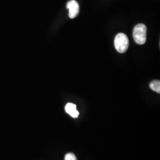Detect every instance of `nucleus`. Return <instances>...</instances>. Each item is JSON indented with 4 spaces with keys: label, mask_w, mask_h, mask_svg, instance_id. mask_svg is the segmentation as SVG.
<instances>
[{
    "label": "nucleus",
    "mask_w": 160,
    "mask_h": 160,
    "mask_svg": "<svg viewBox=\"0 0 160 160\" xmlns=\"http://www.w3.org/2000/svg\"><path fill=\"white\" fill-rule=\"evenodd\" d=\"M65 111L66 112L69 114L71 117L74 118H77L78 117L79 112L77 110L76 105L73 103H68L65 106Z\"/></svg>",
    "instance_id": "20e7f679"
},
{
    "label": "nucleus",
    "mask_w": 160,
    "mask_h": 160,
    "mask_svg": "<svg viewBox=\"0 0 160 160\" xmlns=\"http://www.w3.org/2000/svg\"><path fill=\"white\" fill-rule=\"evenodd\" d=\"M65 160H77V159L74 154L70 152L65 155Z\"/></svg>",
    "instance_id": "423d86ee"
},
{
    "label": "nucleus",
    "mask_w": 160,
    "mask_h": 160,
    "mask_svg": "<svg viewBox=\"0 0 160 160\" xmlns=\"http://www.w3.org/2000/svg\"><path fill=\"white\" fill-rule=\"evenodd\" d=\"M114 46L117 51L121 53H125L129 47V39L126 34L119 33L114 38Z\"/></svg>",
    "instance_id": "f03ea898"
},
{
    "label": "nucleus",
    "mask_w": 160,
    "mask_h": 160,
    "mask_svg": "<svg viewBox=\"0 0 160 160\" xmlns=\"http://www.w3.org/2000/svg\"><path fill=\"white\" fill-rule=\"evenodd\" d=\"M67 8L69 10V17L74 18L78 15L80 7L78 3L75 0H71L67 4Z\"/></svg>",
    "instance_id": "7ed1b4c3"
},
{
    "label": "nucleus",
    "mask_w": 160,
    "mask_h": 160,
    "mask_svg": "<svg viewBox=\"0 0 160 160\" xmlns=\"http://www.w3.org/2000/svg\"><path fill=\"white\" fill-rule=\"evenodd\" d=\"M150 88L157 92L158 93H160V81L159 80H154L152 81L149 84Z\"/></svg>",
    "instance_id": "39448f33"
},
{
    "label": "nucleus",
    "mask_w": 160,
    "mask_h": 160,
    "mask_svg": "<svg viewBox=\"0 0 160 160\" xmlns=\"http://www.w3.org/2000/svg\"><path fill=\"white\" fill-rule=\"evenodd\" d=\"M147 27L143 24H138L133 29V37L138 45H143L147 40Z\"/></svg>",
    "instance_id": "f257e3e1"
}]
</instances>
